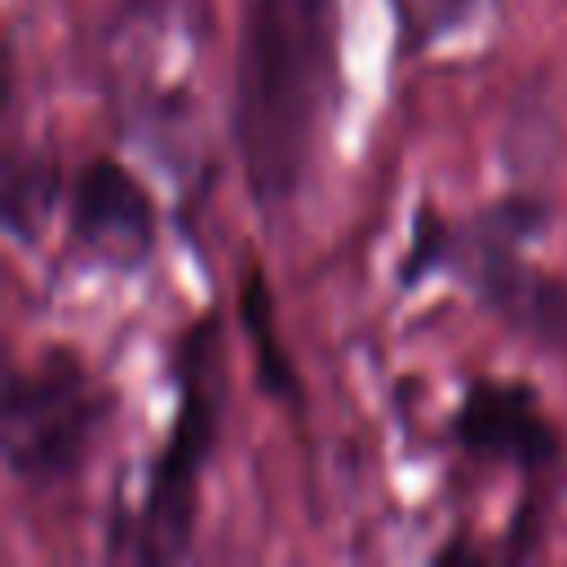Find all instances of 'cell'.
Masks as SVG:
<instances>
[{
    "label": "cell",
    "instance_id": "obj_1",
    "mask_svg": "<svg viewBox=\"0 0 567 567\" xmlns=\"http://www.w3.org/2000/svg\"><path fill=\"white\" fill-rule=\"evenodd\" d=\"M341 0H244L230 71V146L266 226L306 195L346 93Z\"/></svg>",
    "mask_w": 567,
    "mask_h": 567
},
{
    "label": "cell",
    "instance_id": "obj_2",
    "mask_svg": "<svg viewBox=\"0 0 567 567\" xmlns=\"http://www.w3.org/2000/svg\"><path fill=\"white\" fill-rule=\"evenodd\" d=\"M173 421L151 452L142 492L111 518V558L182 563L199 523V487L221 439L226 412V346L221 315L204 310L173 341Z\"/></svg>",
    "mask_w": 567,
    "mask_h": 567
},
{
    "label": "cell",
    "instance_id": "obj_3",
    "mask_svg": "<svg viewBox=\"0 0 567 567\" xmlns=\"http://www.w3.org/2000/svg\"><path fill=\"white\" fill-rule=\"evenodd\" d=\"M111 412L115 390L75 350L49 346L40 359L13 363L0 394V456L9 478L35 496L66 487L84 474Z\"/></svg>",
    "mask_w": 567,
    "mask_h": 567
},
{
    "label": "cell",
    "instance_id": "obj_4",
    "mask_svg": "<svg viewBox=\"0 0 567 567\" xmlns=\"http://www.w3.org/2000/svg\"><path fill=\"white\" fill-rule=\"evenodd\" d=\"M549 226V199L532 190H505L465 221H456L452 275L470 288L478 310L514 337L563 350L567 346V284L536 266L532 248Z\"/></svg>",
    "mask_w": 567,
    "mask_h": 567
},
{
    "label": "cell",
    "instance_id": "obj_5",
    "mask_svg": "<svg viewBox=\"0 0 567 567\" xmlns=\"http://www.w3.org/2000/svg\"><path fill=\"white\" fill-rule=\"evenodd\" d=\"M159 248V208L142 177L115 159L93 155L66 186V252L111 275H142Z\"/></svg>",
    "mask_w": 567,
    "mask_h": 567
},
{
    "label": "cell",
    "instance_id": "obj_6",
    "mask_svg": "<svg viewBox=\"0 0 567 567\" xmlns=\"http://www.w3.org/2000/svg\"><path fill=\"white\" fill-rule=\"evenodd\" d=\"M447 430L465 456L518 470L532 483L563 461V434L554 430L540 390L523 377H474L461 390Z\"/></svg>",
    "mask_w": 567,
    "mask_h": 567
},
{
    "label": "cell",
    "instance_id": "obj_7",
    "mask_svg": "<svg viewBox=\"0 0 567 567\" xmlns=\"http://www.w3.org/2000/svg\"><path fill=\"white\" fill-rule=\"evenodd\" d=\"M235 310H239V328H244L248 350H252V377H257L261 394L275 399V403H284V408H301V377H297L288 350L279 346V332H275V297H270L266 270L257 261H244V270H239Z\"/></svg>",
    "mask_w": 567,
    "mask_h": 567
},
{
    "label": "cell",
    "instance_id": "obj_8",
    "mask_svg": "<svg viewBox=\"0 0 567 567\" xmlns=\"http://www.w3.org/2000/svg\"><path fill=\"white\" fill-rule=\"evenodd\" d=\"M62 199H66V182H62L58 155L9 146V155H4V199H0L4 235L13 244H35L44 235V226L53 221Z\"/></svg>",
    "mask_w": 567,
    "mask_h": 567
},
{
    "label": "cell",
    "instance_id": "obj_9",
    "mask_svg": "<svg viewBox=\"0 0 567 567\" xmlns=\"http://www.w3.org/2000/svg\"><path fill=\"white\" fill-rule=\"evenodd\" d=\"M452 252H456V221L443 217L434 204H421V208L412 213L408 244H403V257H399V266H394L399 292H416L425 279L452 270Z\"/></svg>",
    "mask_w": 567,
    "mask_h": 567
},
{
    "label": "cell",
    "instance_id": "obj_10",
    "mask_svg": "<svg viewBox=\"0 0 567 567\" xmlns=\"http://www.w3.org/2000/svg\"><path fill=\"white\" fill-rule=\"evenodd\" d=\"M390 4H394L399 49L403 53H416V49L443 40L447 31L470 22L474 9H478V0H390Z\"/></svg>",
    "mask_w": 567,
    "mask_h": 567
}]
</instances>
